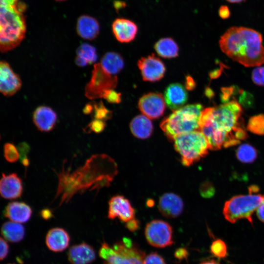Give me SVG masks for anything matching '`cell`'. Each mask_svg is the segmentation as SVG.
<instances>
[{"label": "cell", "mask_w": 264, "mask_h": 264, "mask_svg": "<svg viewBox=\"0 0 264 264\" xmlns=\"http://www.w3.org/2000/svg\"><path fill=\"white\" fill-rule=\"evenodd\" d=\"M242 113V107L236 100L202 111L199 130L206 137L210 150L231 147L247 137Z\"/></svg>", "instance_id": "1"}, {"label": "cell", "mask_w": 264, "mask_h": 264, "mask_svg": "<svg viewBox=\"0 0 264 264\" xmlns=\"http://www.w3.org/2000/svg\"><path fill=\"white\" fill-rule=\"evenodd\" d=\"M219 44L228 57L246 67L260 66L264 63L263 37L255 30L231 27L221 36Z\"/></svg>", "instance_id": "2"}, {"label": "cell", "mask_w": 264, "mask_h": 264, "mask_svg": "<svg viewBox=\"0 0 264 264\" xmlns=\"http://www.w3.org/2000/svg\"><path fill=\"white\" fill-rule=\"evenodd\" d=\"M25 6L18 2L14 5H0V50L5 53L17 47L25 37Z\"/></svg>", "instance_id": "3"}, {"label": "cell", "mask_w": 264, "mask_h": 264, "mask_svg": "<svg viewBox=\"0 0 264 264\" xmlns=\"http://www.w3.org/2000/svg\"><path fill=\"white\" fill-rule=\"evenodd\" d=\"M200 104L186 105L165 118L160 125V128L169 140L184 133L199 130V120L203 110Z\"/></svg>", "instance_id": "4"}, {"label": "cell", "mask_w": 264, "mask_h": 264, "mask_svg": "<svg viewBox=\"0 0 264 264\" xmlns=\"http://www.w3.org/2000/svg\"><path fill=\"white\" fill-rule=\"evenodd\" d=\"M99 254L103 264H143L145 258V252L128 238H123L112 246L104 242Z\"/></svg>", "instance_id": "5"}, {"label": "cell", "mask_w": 264, "mask_h": 264, "mask_svg": "<svg viewBox=\"0 0 264 264\" xmlns=\"http://www.w3.org/2000/svg\"><path fill=\"white\" fill-rule=\"evenodd\" d=\"M174 142L175 149L180 155L181 163L185 166L199 161L210 149L206 137L199 130L181 134Z\"/></svg>", "instance_id": "6"}, {"label": "cell", "mask_w": 264, "mask_h": 264, "mask_svg": "<svg viewBox=\"0 0 264 264\" xmlns=\"http://www.w3.org/2000/svg\"><path fill=\"white\" fill-rule=\"evenodd\" d=\"M264 199V195L250 192L248 195L235 196L225 202L223 210V215L231 223L245 219L252 223V215Z\"/></svg>", "instance_id": "7"}, {"label": "cell", "mask_w": 264, "mask_h": 264, "mask_svg": "<svg viewBox=\"0 0 264 264\" xmlns=\"http://www.w3.org/2000/svg\"><path fill=\"white\" fill-rule=\"evenodd\" d=\"M117 84L118 79L116 76L107 72L100 63L95 64L90 80L85 87V96L91 100L102 98L106 91L113 89Z\"/></svg>", "instance_id": "8"}, {"label": "cell", "mask_w": 264, "mask_h": 264, "mask_svg": "<svg viewBox=\"0 0 264 264\" xmlns=\"http://www.w3.org/2000/svg\"><path fill=\"white\" fill-rule=\"evenodd\" d=\"M173 233L171 225L160 220L151 221L145 228V236L148 242L159 248L169 246L173 243Z\"/></svg>", "instance_id": "9"}, {"label": "cell", "mask_w": 264, "mask_h": 264, "mask_svg": "<svg viewBox=\"0 0 264 264\" xmlns=\"http://www.w3.org/2000/svg\"><path fill=\"white\" fill-rule=\"evenodd\" d=\"M137 66L145 81H158L164 77L166 72L164 64L154 54L141 58L138 61Z\"/></svg>", "instance_id": "10"}, {"label": "cell", "mask_w": 264, "mask_h": 264, "mask_svg": "<svg viewBox=\"0 0 264 264\" xmlns=\"http://www.w3.org/2000/svg\"><path fill=\"white\" fill-rule=\"evenodd\" d=\"M138 106L141 112L152 119L161 116L166 107L163 95L157 92H149L143 95L139 99Z\"/></svg>", "instance_id": "11"}, {"label": "cell", "mask_w": 264, "mask_h": 264, "mask_svg": "<svg viewBox=\"0 0 264 264\" xmlns=\"http://www.w3.org/2000/svg\"><path fill=\"white\" fill-rule=\"evenodd\" d=\"M22 81L9 64L2 60L0 63V91L5 96L13 95L22 87Z\"/></svg>", "instance_id": "12"}, {"label": "cell", "mask_w": 264, "mask_h": 264, "mask_svg": "<svg viewBox=\"0 0 264 264\" xmlns=\"http://www.w3.org/2000/svg\"><path fill=\"white\" fill-rule=\"evenodd\" d=\"M108 216L110 219L118 218L127 222L134 219L135 211L128 199L123 196L116 195L109 202Z\"/></svg>", "instance_id": "13"}, {"label": "cell", "mask_w": 264, "mask_h": 264, "mask_svg": "<svg viewBox=\"0 0 264 264\" xmlns=\"http://www.w3.org/2000/svg\"><path fill=\"white\" fill-rule=\"evenodd\" d=\"M158 207L163 216L167 218H175L182 213L184 204L179 196L168 193L163 194L160 198Z\"/></svg>", "instance_id": "14"}, {"label": "cell", "mask_w": 264, "mask_h": 264, "mask_svg": "<svg viewBox=\"0 0 264 264\" xmlns=\"http://www.w3.org/2000/svg\"><path fill=\"white\" fill-rule=\"evenodd\" d=\"M23 191L22 180L16 173L7 175L2 174L0 181L1 196L5 199H12L20 197Z\"/></svg>", "instance_id": "15"}, {"label": "cell", "mask_w": 264, "mask_h": 264, "mask_svg": "<svg viewBox=\"0 0 264 264\" xmlns=\"http://www.w3.org/2000/svg\"><path fill=\"white\" fill-rule=\"evenodd\" d=\"M112 32L119 42L129 43L133 41L138 32V26L133 21L125 19L117 18L112 24Z\"/></svg>", "instance_id": "16"}, {"label": "cell", "mask_w": 264, "mask_h": 264, "mask_svg": "<svg viewBox=\"0 0 264 264\" xmlns=\"http://www.w3.org/2000/svg\"><path fill=\"white\" fill-rule=\"evenodd\" d=\"M164 98L168 108L173 111L183 107L188 100L185 87L179 83L169 85L165 89Z\"/></svg>", "instance_id": "17"}, {"label": "cell", "mask_w": 264, "mask_h": 264, "mask_svg": "<svg viewBox=\"0 0 264 264\" xmlns=\"http://www.w3.org/2000/svg\"><path fill=\"white\" fill-rule=\"evenodd\" d=\"M32 119L35 125L39 131L48 132L54 129L57 122V116L51 108L41 106L37 108L33 112Z\"/></svg>", "instance_id": "18"}, {"label": "cell", "mask_w": 264, "mask_h": 264, "mask_svg": "<svg viewBox=\"0 0 264 264\" xmlns=\"http://www.w3.org/2000/svg\"><path fill=\"white\" fill-rule=\"evenodd\" d=\"M67 257L71 264H89L96 258L93 248L86 242L72 246L67 253Z\"/></svg>", "instance_id": "19"}, {"label": "cell", "mask_w": 264, "mask_h": 264, "mask_svg": "<svg viewBox=\"0 0 264 264\" xmlns=\"http://www.w3.org/2000/svg\"><path fill=\"white\" fill-rule=\"evenodd\" d=\"M70 236L63 228L55 227L50 229L45 237L46 246L55 252L65 250L69 245Z\"/></svg>", "instance_id": "20"}, {"label": "cell", "mask_w": 264, "mask_h": 264, "mask_svg": "<svg viewBox=\"0 0 264 264\" xmlns=\"http://www.w3.org/2000/svg\"><path fill=\"white\" fill-rule=\"evenodd\" d=\"M31 207L23 202L13 201L9 203L4 210V215L11 221L18 223L28 221L32 216Z\"/></svg>", "instance_id": "21"}, {"label": "cell", "mask_w": 264, "mask_h": 264, "mask_svg": "<svg viewBox=\"0 0 264 264\" xmlns=\"http://www.w3.org/2000/svg\"><path fill=\"white\" fill-rule=\"evenodd\" d=\"M76 30L79 36L83 39L92 40L98 36L100 26L98 21L93 17L82 15L78 19Z\"/></svg>", "instance_id": "22"}, {"label": "cell", "mask_w": 264, "mask_h": 264, "mask_svg": "<svg viewBox=\"0 0 264 264\" xmlns=\"http://www.w3.org/2000/svg\"><path fill=\"white\" fill-rule=\"evenodd\" d=\"M132 134L139 139H147L151 136L153 132V125L148 117L138 115L134 117L130 124Z\"/></svg>", "instance_id": "23"}, {"label": "cell", "mask_w": 264, "mask_h": 264, "mask_svg": "<svg viewBox=\"0 0 264 264\" xmlns=\"http://www.w3.org/2000/svg\"><path fill=\"white\" fill-rule=\"evenodd\" d=\"M103 69L113 75L120 72L124 66V60L118 53L109 52L102 57L100 63Z\"/></svg>", "instance_id": "24"}, {"label": "cell", "mask_w": 264, "mask_h": 264, "mask_svg": "<svg viewBox=\"0 0 264 264\" xmlns=\"http://www.w3.org/2000/svg\"><path fill=\"white\" fill-rule=\"evenodd\" d=\"M1 233L4 239L7 241L18 242L23 239L25 229L20 223L12 221H7L2 224Z\"/></svg>", "instance_id": "25"}, {"label": "cell", "mask_w": 264, "mask_h": 264, "mask_svg": "<svg viewBox=\"0 0 264 264\" xmlns=\"http://www.w3.org/2000/svg\"><path fill=\"white\" fill-rule=\"evenodd\" d=\"M154 48L158 55L165 58H173L178 55L179 48L171 38H164L158 40Z\"/></svg>", "instance_id": "26"}, {"label": "cell", "mask_w": 264, "mask_h": 264, "mask_svg": "<svg viewBox=\"0 0 264 264\" xmlns=\"http://www.w3.org/2000/svg\"><path fill=\"white\" fill-rule=\"evenodd\" d=\"M76 55L75 63L81 67L94 63L97 59L96 48L87 43H83L79 46Z\"/></svg>", "instance_id": "27"}, {"label": "cell", "mask_w": 264, "mask_h": 264, "mask_svg": "<svg viewBox=\"0 0 264 264\" xmlns=\"http://www.w3.org/2000/svg\"><path fill=\"white\" fill-rule=\"evenodd\" d=\"M236 156L242 162L252 163L257 157V151L256 149L249 144H242L237 150Z\"/></svg>", "instance_id": "28"}, {"label": "cell", "mask_w": 264, "mask_h": 264, "mask_svg": "<svg viewBox=\"0 0 264 264\" xmlns=\"http://www.w3.org/2000/svg\"><path fill=\"white\" fill-rule=\"evenodd\" d=\"M247 129L258 135H264V114H259L250 118Z\"/></svg>", "instance_id": "29"}, {"label": "cell", "mask_w": 264, "mask_h": 264, "mask_svg": "<svg viewBox=\"0 0 264 264\" xmlns=\"http://www.w3.org/2000/svg\"><path fill=\"white\" fill-rule=\"evenodd\" d=\"M92 113L94 119L103 121L110 119L112 116V112L104 106L102 101L99 103L93 102V110Z\"/></svg>", "instance_id": "30"}, {"label": "cell", "mask_w": 264, "mask_h": 264, "mask_svg": "<svg viewBox=\"0 0 264 264\" xmlns=\"http://www.w3.org/2000/svg\"><path fill=\"white\" fill-rule=\"evenodd\" d=\"M211 253L219 258H224L227 255V248L225 242L218 239L212 242L210 246Z\"/></svg>", "instance_id": "31"}, {"label": "cell", "mask_w": 264, "mask_h": 264, "mask_svg": "<svg viewBox=\"0 0 264 264\" xmlns=\"http://www.w3.org/2000/svg\"><path fill=\"white\" fill-rule=\"evenodd\" d=\"M4 156L9 162L14 163L20 158L17 148L11 143H6L3 147Z\"/></svg>", "instance_id": "32"}, {"label": "cell", "mask_w": 264, "mask_h": 264, "mask_svg": "<svg viewBox=\"0 0 264 264\" xmlns=\"http://www.w3.org/2000/svg\"><path fill=\"white\" fill-rule=\"evenodd\" d=\"M17 149L20 154V159L21 163L25 167H27L29 164V160L27 157V154L30 151V146L24 142L19 143Z\"/></svg>", "instance_id": "33"}, {"label": "cell", "mask_w": 264, "mask_h": 264, "mask_svg": "<svg viewBox=\"0 0 264 264\" xmlns=\"http://www.w3.org/2000/svg\"><path fill=\"white\" fill-rule=\"evenodd\" d=\"M253 83L260 86H264V66H258L252 72Z\"/></svg>", "instance_id": "34"}, {"label": "cell", "mask_w": 264, "mask_h": 264, "mask_svg": "<svg viewBox=\"0 0 264 264\" xmlns=\"http://www.w3.org/2000/svg\"><path fill=\"white\" fill-rule=\"evenodd\" d=\"M105 121L93 119L85 128L86 132H93L95 133H100L103 131L106 127Z\"/></svg>", "instance_id": "35"}, {"label": "cell", "mask_w": 264, "mask_h": 264, "mask_svg": "<svg viewBox=\"0 0 264 264\" xmlns=\"http://www.w3.org/2000/svg\"><path fill=\"white\" fill-rule=\"evenodd\" d=\"M102 98L106 99L109 103L118 104L121 101V93L113 89H110L104 93Z\"/></svg>", "instance_id": "36"}, {"label": "cell", "mask_w": 264, "mask_h": 264, "mask_svg": "<svg viewBox=\"0 0 264 264\" xmlns=\"http://www.w3.org/2000/svg\"><path fill=\"white\" fill-rule=\"evenodd\" d=\"M199 192L203 198H209L214 195L215 189L211 182L205 181L200 186Z\"/></svg>", "instance_id": "37"}, {"label": "cell", "mask_w": 264, "mask_h": 264, "mask_svg": "<svg viewBox=\"0 0 264 264\" xmlns=\"http://www.w3.org/2000/svg\"><path fill=\"white\" fill-rule=\"evenodd\" d=\"M143 264H166L163 258L156 252H152L145 257Z\"/></svg>", "instance_id": "38"}, {"label": "cell", "mask_w": 264, "mask_h": 264, "mask_svg": "<svg viewBox=\"0 0 264 264\" xmlns=\"http://www.w3.org/2000/svg\"><path fill=\"white\" fill-rule=\"evenodd\" d=\"M0 260H2L7 257L8 254L9 245L5 240L3 239L2 238H0Z\"/></svg>", "instance_id": "39"}, {"label": "cell", "mask_w": 264, "mask_h": 264, "mask_svg": "<svg viewBox=\"0 0 264 264\" xmlns=\"http://www.w3.org/2000/svg\"><path fill=\"white\" fill-rule=\"evenodd\" d=\"M219 16L223 19L228 18L230 16V11L229 8L226 5H222L219 10Z\"/></svg>", "instance_id": "40"}, {"label": "cell", "mask_w": 264, "mask_h": 264, "mask_svg": "<svg viewBox=\"0 0 264 264\" xmlns=\"http://www.w3.org/2000/svg\"><path fill=\"white\" fill-rule=\"evenodd\" d=\"M139 226V222L135 219H133L128 222L126 223L127 228L131 231L136 230Z\"/></svg>", "instance_id": "41"}, {"label": "cell", "mask_w": 264, "mask_h": 264, "mask_svg": "<svg viewBox=\"0 0 264 264\" xmlns=\"http://www.w3.org/2000/svg\"><path fill=\"white\" fill-rule=\"evenodd\" d=\"M187 255L188 252L187 250L183 248L177 249L175 253V257L179 260L186 258L187 257Z\"/></svg>", "instance_id": "42"}, {"label": "cell", "mask_w": 264, "mask_h": 264, "mask_svg": "<svg viewBox=\"0 0 264 264\" xmlns=\"http://www.w3.org/2000/svg\"><path fill=\"white\" fill-rule=\"evenodd\" d=\"M185 87L189 90H192L196 87V82L192 77L187 76L186 78Z\"/></svg>", "instance_id": "43"}, {"label": "cell", "mask_w": 264, "mask_h": 264, "mask_svg": "<svg viewBox=\"0 0 264 264\" xmlns=\"http://www.w3.org/2000/svg\"><path fill=\"white\" fill-rule=\"evenodd\" d=\"M257 215L259 219L264 222V199L257 209Z\"/></svg>", "instance_id": "44"}, {"label": "cell", "mask_w": 264, "mask_h": 264, "mask_svg": "<svg viewBox=\"0 0 264 264\" xmlns=\"http://www.w3.org/2000/svg\"><path fill=\"white\" fill-rule=\"evenodd\" d=\"M93 110V102L87 104L83 109V112L86 114H89L92 112Z\"/></svg>", "instance_id": "45"}, {"label": "cell", "mask_w": 264, "mask_h": 264, "mask_svg": "<svg viewBox=\"0 0 264 264\" xmlns=\"http://www.w3.org/2000/svg\"><path fill=\"white\" fill-rule=\"evenodd\" d=\"M41 215L45 220H48L52 217L51 211L48 209L43 210L41 212Z\"/></svg>", "instance_id": "46"}, {"label": "cell", "mask_w": 264, "mask_h": 264, "mask_svg": "<svg viewBox=\"0 0 264 264\" xmlns=\"http://www.w3.org/2000/svg\"><path fill=\"white\" fill-rule=\"evenodd\" d=\"M18 0H0V5H14L18 2Z\"/></svg>", "instance_id": "47"}, {"label": "cell", "mask_w": 264, "mask_h": 264, "mask_svg": "<svg viewBox=\"0 0 264 264\" xmlns=\"http://www.w3.org/2000/svg\"><path fill=\"white\" fill-rule=\"evenodd\" d=\"M200 264H220V263L215 260H211L205 261L201 263Z\"/></svg>", "instance_id": "48"}, {"label": "cell", "mask_w": 264, "mask_h": 264, "mask_svg": "<svg viewBox=\"0 0 264 264\" xmlns=\"http://www.w3.org/2000/svg\"><path fill=\"white\" fill-rule=\"evenodd\" d=\"M226 0L231 3H240L242 1H245V0Z\"/></svg>", "instance_id": "49"}, {"label": "cell", "mask_w": 264, "mask_h": 264, "mask_svg": "<svg viewBox=\"0 0 264 264\" xmlns=\"http://www.w3.org/2000/svg\"><path fill=\"white\" fill-rule=\"evenodd\" d=\"M57 1H63V0H56Z\"/></svg>", "instance_id": "50"}]
</instances>
